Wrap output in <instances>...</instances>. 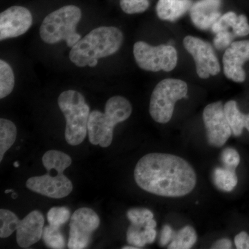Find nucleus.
Returning a JSON list of instances; mask_svg holds the SVG:
<instances>
[{"instance_id":"1","label":"nucleus","mask_w":249,"mask_h":249,"mask_svg":"<svg viewBox=\"0 0 249 249\" xmlns=\"http://www.w3.org/2000/svg\"><path fill=\"white\" fill-rule=\"evenodd\" d=\"M135 182L143 191L165 197H181L196 188V170L187 160L170 154L153 152L136 165Z\"/></svg>"},{"instance_id":"2","label":"nucleus","mask_w":249,"mask_h":249,"mask_svg":"<svg viewBox=\"0 0 249 249\" xmlns=\"http://www.w3.org/2000/svg\"><path fill=\"white\" fill-rule=\"evenodd\" d=\"M123 42L124 34L118 28H96L72 47L70 60L77 67L88 66L95 59L106 58L116 53Z\"/></svg>"},{"instance_id":"3","label":"nucleus","mask_w":249,"mask_h":249,"mask_svg":"<svg viewBox=\"0 0 249 249\" xmlns=\"http://www.w3.org/2000/svg\"><path fill=\"white\" fill-rule=\"evenodd\" d=\"M132 112V105L125 98L115 96L109 98L104 113L98 110L90 113L88 125L90 142L102 147H109L112 142L114 127L127 120Z\"/></svg>"},{"instance_id":"4","label":"nucleus","mask_w":249,"mask_h":249,"mask_svg":"<svg viewBox=\"0 0 249 249\" xmlns=\"http://www.w3.org/2000/svg\"><path fill=\"white\" fill-rule=\"evenodd\" d=\"M81 17V10L74 5H67L51 13L41 24V38L50 45L65 40L72 48L80 40L76 27Z\"/></svg>"},{"instance_id":"5","label":"nucleus","mask_w":249,"mask_h":249,"mask_svg":"<svg viewBox=\"0 0 249 249\" xmlns=\"http://www.w3.org/2000/svg\"><path fill=\"white\" fill-rule=\"evenodd\" d=\"M59 108L66 119L65 137L72 146L83 142L88 132L90 108L85 97L75 90H67L60 93L58 99Z\"/></svg>"},{"instance_id":"6","label":"nucleus","mask_w":249,"mask_h":249,"mask_svg":"<svg viewBox=\"0 0 249 249\" xmlns=\"http://www.w3.org/2000/svg\"><path fill=\"white\" fill-rule=\"evenodd\" d=\"M65 154L58 150L45 152L42 160L47 173L42 176L29 178L26 183L28 189L53 199H61L68 196L73 191L71 180L64 175V172H60L55 176L53 175Z\"/></svg>"},{"instance_id":"7","label":"nucleus","mask_w":249,"mask_h":249,"mask_svg":"<svg viewBox=\"0 0 249 249\" xmlns=\"http://www.w3.org/2000/svg\"><path fill=\"white\" fill-rule=\"evenodd\" d=\"M188 86L184 81L167 78L160 82L151 95L150 116L159 124L169 122L173 117L174 108L178 100L186 98Z\"/></svg>"},{"instance_id":"8","label":"nucleus","mask_w":249,"mask_h":249,"mask_svg":"<svg viewBox=\"0 0 249 249\" xmlns=\"http://www.w3.org/2000/svg\"><path fill=\"white\" fill-rule=\"evenodd\" d=\"M134 55L138 66L145 71H171L178 63V52L171 45L154 47L139 41L134 44Z\"/></svg>"},{"instance_id":"9","label":"nucleus","mask_w":249,"mask_h":249,"mask_svg":"<svg viewBox=\"0 0 249 249\" xmlns=\"http://www.w3.org/2000/svg\"><path fill=\"white\" fill-rule=\"evenodd\" d=\"M100 225V218L93 210L80 208L73 213L70 219L68 248L86 249L91 235Z\"/></svg>"},{"instance_id":"10","label":"nucleus","mask_w":249,"mask_h":249,"mask_svg":"<svg viewBox=\"0 0 249 249\" xmlns=\"http://www.w3.org/2000/svg\"><path fill=\"white\" fill-rule=\"evenodd\" d=\"M183 46L191 54L196 63V73L202 79L216 76L220 72L219 60L213 47L206 41L188 36L183 39Z\"/></svg>"},{"instance_id":"11","label":"nucleus","mask_w":249,"mask_h":249,"mask_svg":"<svg viewBox=\"0 0 249 249\" xmlns=\"http://www.w3.org/2000/svg\"><path fill=\"white\" fill-rule=\"evenodd\" d=\"M203 119L209 145L216 147L225 145L231 136L232 130L226 117L222 103L218 101L208 105L204 108Z\"/></svg>"},{"instance_id":"12","label":"nucleus","mask_w":249,"mask_h":249,"mask_svg":"<svg viewBox=\"0 0 249 249\" xmlns=\"http://www.w3.org/2000/svg\"><path fill=\"white\" fill-rule=\"evenodd\" d=\"M31 13L23 6H11L0 14V40L25 34L32 25Z\"/></svg>"},{"instance_id":"13","label":"nucleus","mask_w":249,"mask_h":249,"mask_svg":"<svg viewBox=\"0 0 249 249\" xmlns=\"http://www.w3.org/2000/svg\"><path fill=\"white\" fill-rule=\"evenodd\" d=\"M249 60V40L232 42L223 56L224 74L235 83H243L246 80L243 65Z\"/></svg>"},{"instance_id":"14","label":"nucleus","mask_w":249,"mask_h":249,"mask_svg":"<svg viewBox=\"0 0 249 249\" xmlns=\"http://www.w3.org/2000/svg\"><path fill=\"white\" fill-rule=\"evenodd\" d=\"M45 218L39 211H34L19 221L16 230V240L22 248L35 245L42 237Z\"/></svg>"},{"instance_id":"15","label":"nucleus","mask_w":249,"mask_h":249,"mask_svg":"<svg viewBox=\"0 0 249 249\" xmlns=\"http://www.w3.org/2000/svg\"><path fill=\"white\" fill-rule=\"evenodd\" d=\"M222 0H199L192 5L190 12L193 24L199 29L206 30L221 17Z\"/></svg>"},{"instance_id":"16","label":"nucleus","mask_w":249,"mask_h":249,"mask_svg":"<svg viewBox=\"0 0 249 249\" xmlns=\"http://www.w3.org/2000/svg\"><path fill=\"white\" fill-rule=\"evenodd\" d=\"M156 227L157 222L154 219L145 224H131L126 233L129 245L142 249L147 244L153 243L157 237Z\"/></svg>"},{"instance_id":"17","label":"nucleus","mask_w":249,"mask_h":249,"mask_svg":"<svg viewBox=\"0 0 249 249\" xmlns=\"http://www.w3.org/2000/svg\"><path fill=\"white\" fill-rule=\"evenodd\" d=\"M192 5V0H159L157 16L162 20L173 22L191 9Z\"/></svg>"},{"instance_id":"18","label":"nucleus","mask_w":249,"mask_h":249,"mask_svg":"<svg viewBox=\"0 0 249 249\" xmlns=\"http://www.w3.org/2000/svg\"><path fill=\"white\" fill-rule=\"evenodd\" d=\"M213 181L216 188L223 192H231L238 183L236 170L225 167H217L213 172Z\"/></svg>"},{"instance_id":"19","label":"nucleus","mask_w":249,"mask_h":249,"mask_svg":"<svg viewBox=\"0 0 249 249\" xmlns=\"http://www.w3.org/2000/svg\"><path fill=\"white\" fill-rule=\"evenodd\" d=\"M228 122L235 137H240L245 128L247 114L241 112L235 101H229L224 106Z\"/></svg>"},{"instance_id":"20","label":"nucleus","mask_w":249,"mask_h":249,"mask_svg":"<svg viewBox=\"0 0 249 249\" xmlns=\"http://www.w3.org/2000/svg\"><path fill=\"white\" fill-rule=\"evenodd\" d=\"M197 235L196 229L191 226H186L174 232L173 240L168 245V249H190L196 245Z\"/></svg>"},{"instance_id":"21","label":"nucleus","mask_w":249,"mask_h":249,"mask_svg":"<svg viewBox=\"0 0 249 249\" xmlns=\"http://www.w3.org/2000/svg\"><path fill=\"white\" fill-rule=\"evenodd\" d=\"M17 137L16 124L10 120L0 119V161L5 153L12 147Z\"/></svg>"},{"instance_id":"22","label":"nucleus","mask_w":249,"mask_h":249,"mask_svg":"<svg viewBox=\"0 0 249 249\" xmlns=\"http://www.w3.org/2000/svg\"><path fill=\"white\" fill-rule=\"evenodd\" d=\"M15 76L12 68L4 60H0V98L2 99L12 92Z\"/></svg>"},{"instance_id":"23","label":"nucleus","mask_w":249,"mask_h":249,"mask_svg":"<svg viewBox=\"0 0 249 249\" xmlns=\"http://www.w3.org/2000/svg\"><path fill=\"white\" fill-rule=\"evenodd\" d=\"M0 237L6 238L17 230L19 219L14 213L9 210H0Z\"/></svg>"},{"instance_id":"24","label":"nucleus","mask_w":249,"mask_h":249,"mask_svg":"<svg viewBox=\"0 0 249 249\" xmlns=\"http://www.w3.org/2000/svg\"><path fill=\"white\" fill-rule=\"evenodd\" d=\"M42 239L49 248L53 249L65 248V238L60 231V228L51 225L45 227L43 229Z\"/></svg>"},{"instance_id":"25","label":"nucleus","mask_w":249,"mask_h":249,"mask_svg":"<svg viewBox=\"0 0 249 249\" xmlns=\"http://www.w3.org/2000/svg\"><path fill=\"white\" fill-rule=\"evenodd\" d=\"M70 217V210L67 207H53L47 213V221L49 225L60 228L69 220Z\"/></svg>"},{"instance_id":"26","label":"nucleus","mask_w":249,"mask_h":249,"mask_svg":"<svg viewBox=\"0 0 249 249\" xmlns=\"http://www.w3.org/2000/svg\"><path fill=\"white\" fill-rule=\"evenodd\" d=\"M121 9L127 14H141L150 6L149 0H120Z\"/></svg>"},{"instance_id":"27","label":"nucleus","mask_w":249,"mask_h":249,"mask_svg":"<svg viewBox=\"0 0 249 249\" xmlns=\"http://www.w3.org/2000/svg\"><path fill=\"white\" fill-rule=\"evenodd\" d=\"M127 217L131 224H145L154 219V214L147 209H132L127 213Z\"/></svg>"},{"instance_id":"28","label":"nucleus","mask_w":249,"mask_h":249,"mask_svg":"<svg viewBox=\"0 0 249 249\" xmlns=\"http://www.w3.org/2000/svg\"><path fill=\"white\" fill-rule=\"evenodd\" d=\"M220 160L224 167L236 170L240 163V156L235 149L227 147L223 150Z\"/></svg>"},{"instance_id":"29","label":"nucleus","mask_w":249,"mask_h":249,"mask_svg":"<svg viewBox=\"0 0 249 249\" xmlns=\"http://www.w3.org/2000/svg\"><path fill=\"white\" fill-rule=\"evenodd\" d=\"M237 15L234 12H228L227 14L223 15L219 19H217V22L214 23L213 25V31L214 34L222 32V31H229L231 28L233 27L235 24L236 19L237 18Z\"/></svg>"},{"instance_id":"30","label":"nucleus","mask_w":249,"mask_h":249,"mask_svg":"<svg viewBox=\"0 0 249 249\" xmlns=\"http://www.w3.org/2000/svg\"><path fill=\"white\" fill-rule=\"evenodd\" d=\"M235 37L233 33L230 32L229 31L217 33L213 40L214 47L219 50L227 48L231 45L232 40Z\"/></svg>"},{"instance_id":"31","label":"nucleus","mask_w":249,"mask_h":249,"mask_svg":"<svg viewBox=\"0 0 249 249\" xmlns=\"http://www.w3.org/2000/svg\"><path fill=\"white\" fill-rule=\"evenodd\" d=\"M232 32L235 37H242L249 34L248 19L245 15L237 16L235 24L232 28Z\"/></svg>"},{"instance_id":"32","label":"nucleus","mask_w":249,"mask_h":249,"mask_svg":"<svg viewBox=\"0 0 249 249\" xmlns=\"http://www.w3.org/2000/svg\"><path fill=\"white\" fill-rule=\"evenodd\" d=\"M175 231L173 230V228L170 227L168 224H165L162 228L161 232H160V247H166L169 245L173 240Z\"/></svg>"},{"instance_id":"33","label":"nucleus","mask_w":249,"mask_h":249,"mask_svg":"<svg viewBox=\"0 0 249 249\" xmlns=\"http://www.w3.org/2000/svg\"><path fill=\"white\" fill-rule=\"evenodd\" d=\"M235 245L237 249H249V235L247 232L242 231L235 237Z\"/></svg>"},{"instance_id":"34","label":"nucleus","mask_w":249,"mask_h":249,"mask_svg":"<svg viewBox=\"0 0 249 249\" xmlns=\"http://www.w3.org/2000/svg\"><path fill=\"white\" fill-rule=\"evenodd\" d=\"M211 249H232L231 241L227 238H222L220 240L216 241L211 246Z\"/></svg>"},{"instance_id":"35","label":"nucleus","mask_w":249,"mask_h":249,"mask_svg":"<svg viewBox=\"0 0 249 249\" xmlns=\"http://www.w3.org/2000/svg\"><path fill=\"white\" fill-rule=\"evenodd\" d=\"M98 64V60L97 59H95V60H93L92 61H91L89 62V65H88V66L90 67H93L95 66H96Z\"/></svg>"},{"instance_id":"36","label":"nucleus","mask_w":249,"mask_h":249,"mask_svg":"<svg viewBox=\"0 0 249 249\" xmlns=\"http://www.w3.org/2000/svg\"><path fill=\"white\" fill-rule=\"evenodd\" d=\"M245 128L249 132V114H247V121H246Z\"/></svg>"},{"instance_id":"37","label":"nucleus","mask_w":249,"mask_h":249,"mask_svg":"<svg viewBox=\"0 0 249 249\" xmlns=\"http://www.w3.org/2000/svg\"><path fill=\"white\" fill-rule=\"evenodd\" d=\"M123 249H138L137 247H134V246H124V247H122Z\"/></svg>"},{"instance_id":"38","label":"nucleus","mask_w":249,"mask_h":249,"mask_svg":"<svg viewBox=\"0 0 249 249\" xmlns=\"http://www.w3.org/2000/svg\"><path fill=\"white\" fill-rule=\"evenodd\" d=\"M17 197H18V195L16 194V193H15V192H14V193H12L13 199H17Z\"/></svg>"},{"instance_id":"39","label":"nucleus","mask_w":249,"mask_h":249,"mask_svg":"<svg viewBox=\"0 0 249 249\" xmlns=\"http://www.w3.org/2000/svg\"><path fill=\"white\" fill-rule=\"evenodd\" d=\"M14 191L12 189H9V190H6V191H5L4 193H6V194H7V193H14Z\"/></svg>"},{"instance_id":"40","label":"nucleus","mask_w":249,"mask_h":249,"mask_svg":"<svg viewBox=\"0 0 249 249\" xmlns=\"http://www.w3.org/2000/svg\"><path fill=\"white\" fill-rule=\"evenodd\" d=\"M14 166L16 167V168H18V167L19 166V162H18V161L15 162V163H14Z\"/></svg>"}]
</instances>
